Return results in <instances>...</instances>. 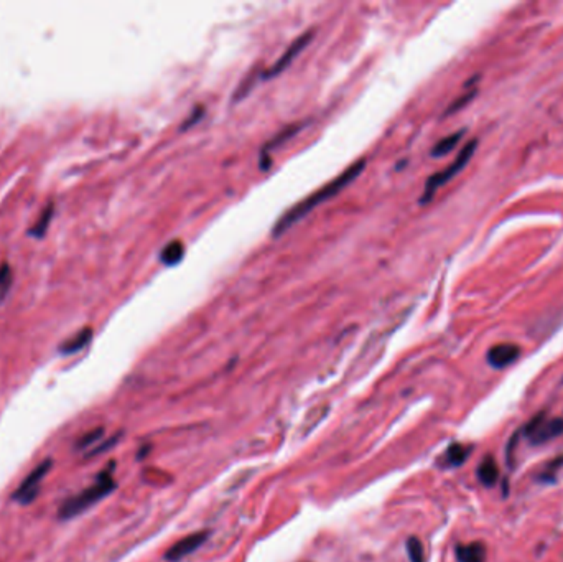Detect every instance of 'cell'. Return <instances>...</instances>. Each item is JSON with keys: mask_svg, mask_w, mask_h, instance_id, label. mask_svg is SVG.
Returning a JSON list of instances; mask_svg holds the SVG:
<instances>
[{"mask_svg": "<svg viewBox=\"0 0 563 562\" xmlns=\"http://www.w3.org/2000/svg\"><path fill=\"white\" fill-rule=\"evenodd\" d=\"M364 167H366V158H360V160H356L354 163H351V165H349L348 169L343 172V174H339L338 176H336L334 180L328 181V183L323 185V187L318 188L316 192H313L311 195H308L307 198H303L302 202H298L297 205H293L275 223L274 236H279L282 233H285V231H287L290 226L297 223L300 218H303L305 215H308V213H310L313 208H316L318 205H321V203H325L326 199H330L331 197H334L336 193L341 192L343 188H346L348 185L351 183V181L356 179L357 175H361V172L364 170Z\"/></svg>", "mask_w": 563, "mask_h": 562, "instance_id": "6da1fadb", "label": "cell"}, {"mask_svg": "<svg viewBox=\"0 0 563 562\" xmlns=\"http://www.w3.org/2000/svg\"><path fill=\"white\" fill-rule=\"evenodd\" d=\"M114 466H116L114 462H111V464L98 475V478L94 480L93 485H89V487L84 488L83 492L76 493V495H72L68 498V500L63 501L60 510H58V518L63 521L76 518V516L83 515L91 506H94L96 503L101 501L102 498H106L109 493L114 492L117 487L114 478Z\"/></svg>", "mask_w": 563, "mask_h": 562, "instance_id": "7a4b0ae2", "label": "cell"}, {"mask_svg": "<svg viewBox=\"0 0 563 562\" xmlns=\"http://www.w3.org/2000/svg\"><path fill=\"white\" fill-rule=\"evenodd\" d=\"M476 147H478V140H471V142H468L465 147L461 149V152L458 153V157L452 163H449L447 169H443L442 172H437L435 175H431L430 179L426 180L425 190L420 197V203L430 202V199L433 198V195L437 193L438 190L443 187V185H447L449 180L455 179V176L460 174L463 169H465L468 163H470L471 157H473V153L476 151Z\"/></svg>", "mask_w": 563, "mask_h": 562, "instance_id": "3957f363", "label": "cell"}, {"mask_svg": "<svg viewBox=\"0 0 563 562\" xmlns=\"http://www.w3.org/2000/svg\"><path fill=\"white\" fill-rule=\"evenodd\" d=\"M53 466L52 459H45L42 464H38L29 475L24 478V482L18 485V488L12 493V500L20 503V505H30L38 498L40 487L43 480L49 473Z\"/></svg>", "mask_w": 563, "mask_h": 562, "instance_id": "277c9868", "label": "cell"}, {"mask_svg": "<svg viewBox=\"0 0 563 562\" xmlns=\"http://www.w3.org/2000/svg\"><path fill=\"white\" fill-rule=\"evenodd\" d=\"M563 434V417L547 419L543 414L534 417L524 427V435L532 443H543Z\"/></svg>", "mask_w": 563, "mask_h": 562, "instance_id": "5b68a950", "label": "cell"}, {"mask_svg": "<svg viewBox=\"0 0 563 562\" xmlns=\"http://www.w3.org/2000/svg\"><path fill=\"white\" fill-rule=\"evenodd\" d=\"M313 33H315V31H305V33L300 35L298 38H295L293 42L290 43V47L285 50L284 53H282V56L279 58V60H277L274 65L269 68V70H265L264 73H262V78L269 79V78H274V76H277V75H280V73L284 71L285 68H287L290 63H292L295 58L298 56V53L311 42Z\"/></svg>", "mask_w": 563, "mask_h": 562, "instance_id": "8992f818", "label": "cell"}, {"mask_svg": "<svg viewBox=\"0 0 563 562\" xmlns=\"http://www.w3.org/2000/svg\"><path fill=\"white\" fill-rule=\"evenodd\" d=\"M208 538H210V531H196L181 538L165 552V559L168 562H180L183 557L193 554Z\"/></svg>", "mask_w": 563, "mask_h": 562, "instance_id": "52a82bcc", "label": "cell"}, {"mask_svg": "<svg viewBox=\"0 0 563 562\" xmlns=\"http://www.w3.org/2000/svg\"><path fill=\"white\" fill-rule=\"evenodd\" d=\"M520 356V348L514 343H499L489 348L488 363L496 370H502L514 363Z\"/></svg>", "mask_w": 563, "mask_h": 562, "instance_id": "ba28073f", "label": "cell"}, {"mask_svg": "<svg viewBox=\"0 0 563 562\" xmlns=\"http://www.w3.org/2000/svg\"><path fill=\"white\" fill-rule=\"evenodd\" d=\"M91 340H93V328H91V326H84L83 330H79L78 333L72 335L71 338L65 340V342L60 344V348H58V351H60L61 355H75V353H78L83 350V348L88 347Z\"/></svg>", "mask_w": 563, "mask_h": 562, "instance_id": "9c48e42d", "label": "cell"}, {"mask_svg": "<svg viewBox=\"0 0 563 562\" xmlns=\"http://www.w3.org/2000/svg\"><path fill=\"white\" fill-rule=\"evenodd\" d=\"M456 559L458 562H484L486 559V547L483 542H470L460 544L456 547Z\"/></svg>", "mask_w": 563, "mask_h": 562, "instance_id": "30bf717a", "label": "cell"}, {"mask_svg": "<svg viewBox=\"0 0 563 562\" xmlns=\"http://www.w3.org/2000/svg\"><path fill=\"white\" fill-rule=\"evenodd\" d=\"M476 475H478V480L484 485V487H494L499 478V466L496 464V460H494L493 457H486V459H483V462L478 465Z\"/></svg>", "mask_w": 563, "mask_h": 562, "instance_id": "8fae6325", "label": "cell"}, {"mask_svg": "<svg viewBox=\"0 0 563 562\" xmlns=\"http://www.w3.org/2000/svg\"><path fill=\"white\" fill-rule=\"evenodd\" d=\"M53 216H54V202H48L42 210V213H40L38 220H36L33 226L29 229V234L33 236V238H36V239H42L43 236L47 234L49 225H52Z\"/></svg>", "mask_w": 563, "mask_h": 562, "instance_id": "7c38bea8", "label": "cell"}, {"mask_svg": "<svg viewBox=\"0 0 563 562\" xmlns=\"http://www.w3.org/2000/svg\"><path fill=\"white\" fill-rule=\"evenodd\" d=\"M471 450H473L471 446H465V443H452L443 455L445 464L448 466H460L465 464L468 457H470Z\"/></svg>", "mask_w": 563, "mask_h": 562, "instance_id": "4fadbf2b", "label": "cell"}, {"mask_svg": "<svg viewBox=\"0 0 563 562\" xmlns=\"http://www.w3.org/2000/svg\"><path fill=\"white\" fill-rule=\"evenodd\" d=\"M183 254H185L183 243L178 241V239H175V241H170L165 248L162 249L160 261L167 266H173V264H176V262L181 261Z\"/></svg>", "mask_w": 563, "mask_h": 562, "instance_id": "5bb4252c", "label": "cell"}, {"mask_svg": "<svg viewBox=\"0 0 563 562\" xmlns=\"http://www.w3.org/2000/svg\"><path fill=\"white\" fill-rule=\"evenodd\" d=\"M463 135H465V130H458V132H455V134H449V135H447V137H443L440 142L435 144L433 151H431V155L433 157L447 155V153L452 152L453 149L460 144Z\"/></svg>", "mask_w": 563, "mask_h": 562, "instance_id": "9a60e30c", "label": "cell"}, {"mask_svg": "<svg viewBox=\"0 0 563 562\" xmlns=\"http://www.w3.org/2000/svg\"><path fill=\"white\" fill-rule=\"evenodd\" d=\"M13 282V272L12 267L7 264V262H2L0 264V302L7 297L8 290L12 287Z\"/></svg>", "mask_w": 563, "mask_h": 562, "instance_id": "2e32d148", "label": "cell"}, {"mask_svg": "<svg viewBox=\"0 0 563 562\" xmlns=\"http://www.w3.org/2000/svg\"><path fill=\"white\" fill-rule=\"evenodd\" d=\"M407 554L410 562H425V551L424 544L420 542L419 538H408L407 539Z\"/></svg>", "mask_w": 563, "mask_h": 562, "instance_id": "e0dca14e", "label": "cell"}, {"mask_svg": "<svg viewBox=\"0 0 563 562\" xmlns=\"http://www.w3.org/2000/svg\"><path fill=\"white\" fill-rule=\"evenodd\" d=\"M102 435H104V427H96V429L89 430V432H86L83 437L78 439V442H76V447L86 448V447L93 446V443L99 442V439H101Z\"/></svg>", "mask_w": 563, "mask_h": 562, "instance_id": "ac0fdd59", "label": "cell"}, {"mask_svg": "<svg viewBox=\"0 0 563 562\" xmlns=\"http://www.w3.org/2000/svg\"><path fill=\"white\" fill-rule=\"evenodd\" d=\"M476 96V89H473V91H468L466 94H463V96H460L456 99V101H453L452 102V106L448 107V111L445 112V114H453V112H456V111H460V109L463 107V106H466L468 102L471 101V99H473Z\"/></svg>", "mask_w": 563, "mask_h": 562, "instance_id": "d6986e66", "label": "cell"}]
</instances>
